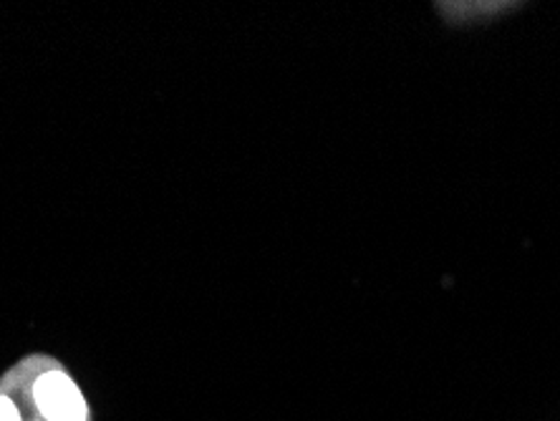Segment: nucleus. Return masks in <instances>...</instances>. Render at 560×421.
Here are the masks:
<instances>
[{
    "label": "nucleus",
    "instance_id": "f257e3e1",
    "mask_svg": "<svg viewBox=\"0 0 560 421\" xmlns=\"http://www.w3.org/2000/svg\"><path fill=\"white\" fill-rule=\"evenodd\" d=\"M33 404L46 421H89L84 396L61 369L40 371L33 382Z\"/></svg>",
    "mask_w": 560,
    "mask_h": 421
},
{
    "label": "nucleus",
    "instance_id": "f03ea898",
    "mask_svg": "<svg viewBox=\"0 0 560 421\" xmlns=\"http://www.w3.org/2000/svg\"><path fill=\"white\" fill-rule=\"evenodd\" d=\"M0 421H23V417L19 414V407L3 394H0Z\"/></svg>",
    "mask_w": 560,
    "mask_h": 421
}]
</instances>
